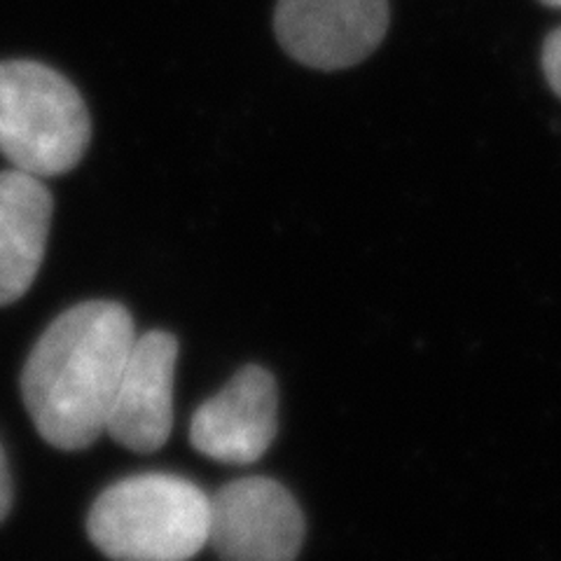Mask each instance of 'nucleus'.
Listing matches in <instances>:
<instances>
[{"instance_id":"20e7f679","label":"nucleus","mask_w":561,"mask_h":561,"mask_svg":"<svg viewBox=\"0 0 561 561\" xmlns=\"http://www.w3.org/2000/svg\"><path fill=\"white\" fill-rule=\"evenodd\" d=\"M305 515L270 478H241L208 496V546L222 561H295Z\"/></svg>"},{"instance_id":"7ed1b4c3","label":"nucleus","mask_w":561,"mask_h":561,"mask_svg":"<svg viewBox=\"0 0 561 561\" xmlns=\"http://www.w3.org/2000/svg\"><path fill=\"white\" fill-rule=\"evenodd\" d=\"M90 138V111L73 82L38 61H0V154L14 169L55 179L76 169Z\"/></svg>"},{"instance_id":"0eeeda50","label":"nucleus","mask_w":561,"mask_h":561,"mask_svg":"<svg viewBox=\"0 0 561 561\" xmlns=\"http://www.w3.org/2000/svg\"><path fill=\"white\" fill-rule=\"evenodd\" d=\"M179 342L164 330L136 335L122 370L105 433L138 454L162 449L173 426V373Z\"/></svg>"},{"instance_id":"1a4fd4ad","label":"nucleus","mask_w":561,"mask_h":561,"mask_svg":"<svg viewBox=\"0 0 561 561\" xmlns=\"http://www.w3.org/2000/svg\"><path fill=\"white\" fill-rule=\"evenodd\" d=\"M542 68H546L554 94L561 99V28L554 31L542 47Z\"/></svg>"},{"instance_id":"f03ea898","label":"nucleus","mask_w":561,"mask_h":561,"mask_svg":"<svg viewBox=\"0 0 561 561\" xmlns=\"http://www.w3.org/2000/svg\"><path fill=\"white\" fill-rule=\"evenodd\" d=\"M87 534L113 561H190L208 542V496L181 476H134L94 501Z\"/></svg>"},{"instance_id":"39448f33","label":"nucleus","mask_w":561,"mask_h":561,"mask_svg":"<svg viewBox=\"0 0 561 561\" xmlns=\"http://www.w3.org/2000/svg\"><path fill=\"white\" fill-rule=\"evenodd\" d=\"M274 28L295 61L342 70L379 47L389 28V0H278Z\"/></svg>"},{"instance_id":"423d86ee","label":"nucleus","mask_w":561,"mask_h":561,"mask_svg":"<svg viewBox=\"0 0 561 561\" xmlns=\"http://www.w3.org/2000/svg\"><path fill=\"white\" fill-rule=\"evenodd\" d=\"M276 431V381L265 367L245 365L192 416L190 443L214 461L249 466L265 456Z\"/></svg>"},{"instance_id":"9d476101","label":"nucleus","mask_w":561,"mask_h":561,"mask_svg":"<svg viewBox=\"0 0 561 561\" xmlns=\"http://www.w3.org/2000/svg\"><path fill=\"white\" fill-rule=\"evenodd\" d=\"M10 507H12V478H10L5 451L0 447V524L5 522Z\"/></svg>"},{"instance_id":"6e6552de","label":"nucleus","mask_w":561,"mask_h":561,"mask_svg":"<svg viewBox=\"0 0 561 561\" xmlns=\"http://www.w3.org/2000/svg\"><path fill=\"white\" fill-rule=\"evenodd\" d=\"M51 210L43 179L20 169L0 171V307L24 297L38 276Z\"/></svg>"},{"instance_id":"f257e3e1","label":"nucleus","mask_w":561,"mask_h":561,"mask_svg":"<svg viewBox=\"0 0 561 561\" xmlns=\"http://www.w3.org/2000/svg\"><path fill=\"white\" fill-rule=\"evenodd\" d=\"M134 342L131 313L117 302H82L49 323L26 358L22 396L51 447L84 449L105 433Z\"/></svg>"},{"instance_id":"9b49d317","label":"nucleus","mask_w":561,"mask_h":561,"mask_svg":"<svg viewBox=\"0 0 561 561\" xmlns=\"http://www.w3.org/2000/svg\"><path fill=\"white\" fill-rule=\"evenodd\" d=\"M540 3H546L550 8H561V0H540Z\"/></svg>"}]
</instances>
